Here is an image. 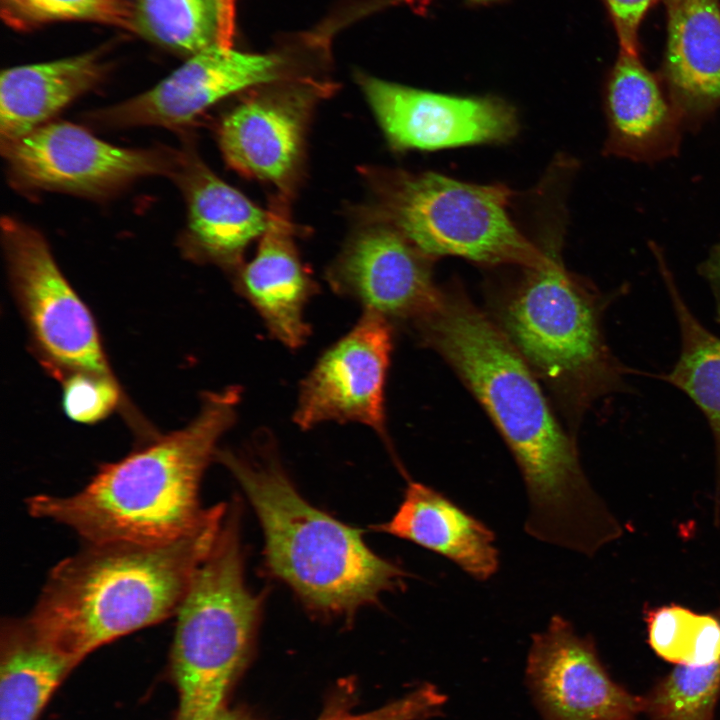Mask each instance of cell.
<instances>
[{
    "label": "cell",
    "mask_w": 720,
    "mask_h": 720,
    "mask_svg": "<svg viewBox=\"0 0 720 720\" xmlns=\"http://www.w3.org/2000/svg\"><path fill=\"white\" fill-rule=\"evenodd\" d=\"M415 330L456 370L511 450L527 493V534L588 557L619 539L622 525L591 486L574 440L502 329L466 297L441 291Z\"/></svg>",
    "instance_id": "1"
},
{
    "label": "cell",
    "mask_w": 720,
    "mask_h": 720,
    "mask_svg": "<svg viewBox=\"0 0 720 720\" xmlns=\"http://www.w3.org/2000/svg\"><path fill=\"white\" fill-rule=\"evenodd\" d=\"M239 386L204 395L198 415L124 458L103 464L71 495L38 494L29 514L61 524L85 543H158L196 531L211 507L200 501L203 474L217 443L236 421Z\"/></svg>",
    "instance_id": "2"
},
{
    "label": "cell",
    "mask_w": 720,
    "mask_h": 720,
    "mask_svg": "<svg viewBox=\"0 0 720 720\" xmlns=\"http://www.w3.org/2000/svg\"><path fill=\"white\" fill-rule=\"evenodd\" d=\"M229 504L193 533L158 543H85L49 572L26 616L45 641L80 663L120 637L175 616Z\"/></svg>",
    "instance_id": "3"
},
{
    "label": "cell",
    "mask_w": 720,
    "mask_h": 720,
    "mask_svg": "<svg viewBox=\"0 0 720 720\" xmlns=\"http://www.w3.org/2000/svg\"><path fill=\"white\" fill-rule=\"evenodd\" d=\"M215 458L235 477L257 514L267 568L307 608L348 617L383 592L404 585L407 573L375 554L361 530L315 508L298 493L266 433L247 453L218 449Z\"/></svg>",
    "instance_id": "4"
},
{
    "label": "cell",
    "mask_w": 720,
    "mask_h": 720,
    "mask_svg": "<svg viewBox=\"0 0 720 720\" xmlns=\"http://www.w3.org/2000/svg\"><path fill=\"white\" fill-rule=\"evenodd\" d=\"M239 523L237 506L229 504L175 615L176 720H205L224 706L252 648L262 599L245 583Z\"/></svg>",
    "instance_id": "5"
},
{
    "label": "cell",
    "mask_w": 720,
    "mask_h": 720,
    "mask_svg": "<svg viewBox=\"0 0 720 720\" xmlns=\"http://www.w3.org/2000/svg\"><path fill=\"white\" fill-rule=\"evenodd\" d=\"M526 274L501 310L502 331L553 389L577 409L630 391L625 367L601 327L607 301L565 270L553 245Z\"/></svg>",
    "instance_id": "6"
},
{
    "label": "cell",
    "mask_w": 720,
    "mask_h": 720,
    "mask_svg": "<svg viewBox=\"0 0 720 720\" xmlns=\"http://www.w3.org/2000/svg\"><path fill=\"white\" fill-rule=\"evenodd\" d=\"M377 220L433 259L456 256L484 265L536 266L544 251L513 222V191L435 172L392 171L377 180Z\"/></svg>",
    "instance_id": "7"
},
{
    "label": "cell",
    "mask_w": 720,
    "mask_h": 720,
    "mask_svg": "<svg viewBox=\"0 0 720 720\" xmlns=\"http://www.w3.org/2000/svg\"><path fill=\"white\" fill-rule=\"evenodd\" d=\"M1 227L11 288L43 364L60 378L113 376L94 318L44 236L12 217H3Z\"/></svg>",
    "instance_id": "8"
},
{
    "label": "cell",
    "mask_w": 720,
    "mask_h": 720,
    "mask_svg": "<svg viewBox=\"0 0 720 720\" xmlns=\"http://www.w3.org/2000/svg\"><path fill=\"white\" fill-rule=\"evenodd\" d=\"M9 174L30 189L100 197L147 176L176 170L179 156L118 147L81 126L48 122L23 137L1 143Z\"/></svg>",
    "instance_id": "9"
},
{
    "label": "cell",
    "mask_w": 720,
    "mask_h": 720,
    "mask_svg": "<svg viewBox=\"0 0 720 720\" xmlns=\"http://www.w3.org/2000/svg\"><path fill=\"white\" fill-rule=\"evenodd\" d=\"M525 683L542 720H637L642 698L616 682L595 642L561 615L532 635Z\"/></svg>",
    "instance_id": "10"
},
{
    "label": "cell",
    "mask_w": 720,
    "mask_h": 720,
    "mask_svg": "<svg viewBox=\"0 0 720 720\" xmlns=\"http://www.w3.org/2000/svg\"><path fill=\"white\" fill-rule=\"evenodd\" d=\"M393 331L383 318L363 312L302 380L293 414L295 424L307 430L327 421L356 422L386 440L385 385Z\"/></svg>",
    "instance_id": "11"
},
{
    "label": "cell",
    "mask_w": 720,
    "mask_h": 720,
    "mask_svg": "<svg viewBox=\"0 0 720 720\" xmlns=\"http://www.w3.org/2000/svg\"><path fill=\"white\" fill-rule=\"evenodd\" d=\"M357 80L397 150L503 143L518 130L514 109L495 97L436 93L365 74H358Z\"/></svg>",
    "instance_id": "12"
},
{
    "label": "cell",
    "mask_w": 720,
    "mask_h": 720,
    "mask_svg": "<svg viewBox=\"0 0 720 720\" xmlns=\"http://www.w3.org/2000/svg\"><path fill=\"white\" fill-rule=\"evenodd\" d=\"M431 258L393 227L377 220L357 232L326 272L335 293L358 302L364 312L413 329L434 308L441 291Z\"/></svg>",
    "instance_id": "13"
},
{
    "label": "cell",
    "mask_w": 720,
    "mask_h": 720,
    "mask_svg": "<svg viewBox=\"0 0 720 720\" xmlns=\"http://www.w3.org/2000/svg\"><path fill=\"white\" fill-rule=\"evenodd\" d=\"M278 54H251L213 44L187 59L153 88L94 114L114 127H178L239 91L285 80Z\"/></svg>",
    "instance_id": "14"
},
{
    "label": "cell",
    "mask_w": 720,
    "mask_h": 720,
    "mask_svg": "<svg viewBox=\"0 0 720 720\" xmlns=\"http://www.w3.org/2000/svg\"><path fill=\"white\" fill-rule=\"evenodd\" d=\"M327 89L313 79H285L249 95L219 125L218 141L226 162L239 173L287 193L300 168L312 108Z\"/></svg>",
    "instance_id": "15"
},
{
    "label": "cell",
    "mask_w": 720,
    "mask_h": 720,
    "mask_svg": "<svg viewBox=\"0 0 720 720\" xmlns=\"http://www.w3.org/2000/svg\"><path fill=\"white\" fill-rule=\"evenodd\" d=\"M271 214L255 257L234 271V287L257 311L270 335L295 350L311 335L304 312L319 290L299 257L286 212L277 206Z\"/></svg>",
    "instance_id": "16"
},
{
    "label": "cell",
    "mask_w": 720,
    "mask_h": 720,
    "mask_svg": "<svg viewBox=\"0 0 720 720\" xmlns=\"http://www.w3.org/2000/svg\"><path fill=\"white\" fill-rule=\"evenodd\" d=\"M175 171L188 206L193 254L237 270L246 247L269 228L271 211L256 206L192 153L179 156Z\"/></svg>",
    "instance_id": "17"
},
{
    "label": "cell",
    "mask_w": 720,
    "mask_h": 720,
    "mask_svg": "<svg viewBox=\"0 0 720 720\" xmlns=\"http://www.w3.org/2000/svg\"><path fill=\"white\" fill-rule=\"evenodd\" d=\"M374 529L441 555L478 581L489 580L499 568L493 531L447 496L420 482L408 481L395 514Z\"/></svg>",
    "instance_id": "18"
},
{
    "label": "cell",
    "mask_w": 720,
    "mask_h": 720,
    "mask_svg": "<svg viewBox=\"0 0 720 720\" xmlns=\"http://www.w3.org/2000/svg\"><path fill=\"white\" fill-rule=\"evenodd\" d=\"M606 111L608 153L643 160L674 151L682 115L639 53L619 51L608 79Z\"/></svg>",
    "instance_id": "19"
},
{
    "label": "cell",
    "mask_w": 720,
    "mask_h": 720,
    "mask_svg": "<svg viewBox=\"0 0 720 720\" xmlns=\"http://www.w3.org/2000/svg\"><path fill=\"white\" fill-rule=\"evenodd\" d=\"M665 73L671 99L684 114L720 106L718 0H669Z\"/></svg>",
    "instance_id": "20"
},
{
    "label": "cell",
    "mask_w": 720,
    "mask_h": 720,
    "mask_svg": "<svg viewBox=\"0 0 720 720\" xmlns=\"http://www.w3.org/2000/svg\"><path fill=\"white\" fill-rule=\"evenodd\" d=\"M107 65L98 51L3 70L0 77L1 143L46 124L69 103L97 86Z\"/></svg>",
    "instance_id": "21"
},
{
    "label": "cell",
    "mask_w": 720,
    "mask_h": 720,
    "mask_svg": "<svg viewBox=\"0 0 720 720\" xmlns=\"http://www.w3.org/2000/svg\"><path fill=\"white\" fill-rule=\"evenodd\" d=\"M77 664L38 635L26 617L3 620L0 720H37Z\"/></svg>",
    "instance_id": "22"
},
{
    "label": "cell",
    "mask_w": 720,
    "mask_h": 720,
    "mask_svg": "<svg viewBox=\"0 0 720 720\" xmlns=\"http://www.w3.org/2000/svg\"><path fill=\"white\" fill-rule=\"evenodd\" d=\"M680 331V353L672 369L657 378L684 392L709 424L715 447L714 521L720 523V338L693 314L665 263L659 261Z\"/></svg>",
    "instance_id": "23"
},
{
    "label": "cell",
    "mask_w": 720,
    "mask_h": 720,
    "mask_svg": "<svg viewBox=\"0 0 720 720\" xmlns=\"http://www.w3.org/2000/svg\"><path fill=\"white\" fill-rule=\"evenodd\" d=\"M648 644L663 660L701 665L720 659V606L698 613L671 603L644 610Z\"/></svg>",
    "instance_id": "24"
},
{
    "label": "cell",
    "mask_w": 720,
    "mask_h": 720,
    "mask_svg": "<svg viewBox=\"0 0 720 720\" xmlns=\"http://www.w3.org/2000/svg\"><path fill=\"white\" fill-rule=\"evenodd\" d=\"M135 33L193 55L217 43V0H136Z\"/></svg>",
    "instance_id": "25"
},
{
    "label": "cell",
    "mask_w": 720,
    "mask_h": 720,
    "mask_svg": "<svg viewBox=\"0 0 720 720\" xmlns=\"http://www.w3.org/2000/svg\"><path fill=\"white\" fill-rule=\"evenodd\" d=\"M646 720H715L720 700V659L677 664L643 695Z\"/></svg>",
    "instance_id": "26"
},
{
    "label": "cell",
    "mask_w": 720,
    "mask_h": 720,
    "mask_svg": "<svg viewBox=\"0 0 720 720\" xmlns=\"http://www.w3.org/2000/svg\"><path fill=\"white\" fill-rule=\"evenodd\" d=\"M1 18L19 32L60 21H86L135 32L129 0H0Z\"/></svg>",
    "instance_id": "27"
},
{
    "label": "cell",
    "mask_w": 720,
    "mask_h": 720,
    "mask_svg": "<svg viewBox=\"0 0 720 720\" xmlns=\"http://www.w3.org/2000/svg\"><path fill=\"white\" fill-rule=\"evenodd\" d=\"M62 379V407L74 422L95 424L108 417L121 402L114 376L74 372Z\"/></svg>",
    "instance_id": "28"
},
{
    "label": "cell",
    "mask_w": 720,
    "mask_h": 720,
    "mask_svg": "<svg viewBox=\"0 0 720 720\" xmlns=\"http://www.w3.org/2000/svg\"><path fill=\"white\" fill-rule=\"evenodd\" d=\"M447 695L432 683H423L405 695L368 712L349 711L345 704H332L318 720H427L439 716Z\"/></svg>",
    "instance_id": "29"
},
{
    "label": "cell",
    "mask_w": 720,
    "mask_h": 720,
    "mask_svg": "<svg viewBox=\"0 0 720 720\" xmlns=\"http://www.w3.org/2000/svg\"><path fill=\"white\" fill-rule=\"evenodd\" d=\"M612 19L620 50L638 52L640 24L655 0H603Z\"/></svg>",
    "instance_id": "30"
},
{
    "label": "cell",
    "mask_w": 720,
    "mask_h": 720,
    "mask_svg": "<svg viewBox=\"0 0 720 720\" xmlns=\"http://www.w3.org/2000/svg\"><path fill=\"white\" fill-rule=\"evenodd\" d=\"M236 1L237 0H217V44L223 47H233L236 27Z\"/></svg>",
    "instance_id": "31"
},
{
    "label": "cell",
    "mask_w": 720,
    "mask_h": 720,
    "mask_svg": "<svg viewBox=\"0 0 720 720\" xmlns=\"http://www.w3.org/2000/svg\"><path fill=\"white\" fill-rule=\"evenodd\" d=\"M699 273L707 280L716 303V320L720 324V244L715 246L701 264Z\"/></svg>",
    "instance_id": "32"
},
{
    "label": "cell",
    "mask_w": 720,
    "mask_h": 720,
    "mask_svg": "<svg viewBox=\"0 0 720 720\" xmlns=\"http://www.w3.org/2000/svg\"><path fill=\"white\" fill-rule=\"evenodd\" d=\"M205 720H253L246 713L222 706Z\"/></svg>",
    "instance_id": "33"
},
{
    "label": "cell",
    "mask_w": 720,
    "mask_h": 720,
    "mask_svg": "<svg viewBox=\"0 0 720 720\" xmlns=\"http://www.w3.org/2000/svg\"><path fill=\"white\" fill-rule=\"evenodd\" d=\"M406 3H412V4H420L424 6L427 3H430L432 0H399ZM466 2L474 5H489L492 3H497L501 0H465Z\"/></svg>",
    "instance_id": "34"
},
{
    "label": "cell",
    "mask_w": 720,
    "mask_h": 720,
    "mask_svg": "<svg viewBox=\"0 0 720 720\" xmlns=\"http://www.w3.org/2000/svg\"><path fill=\"white\" fill-rule=\"evenodd\" d=\"M666 1H669V0H666Z\"/></svg>",
    "instance_id": "35"
}]
</instances>
